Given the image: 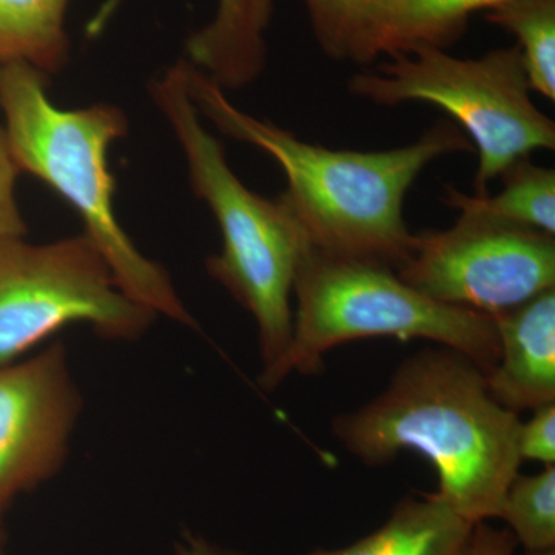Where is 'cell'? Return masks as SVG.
I'll use <instances>...</instances> for the list:
<instances>
[{"label": "cell", "mask_w": 555, "mask_h": 555, "mask_svg": "<svg viewBox=\"0 0 555 555\" xmlns=\"http://www.w3.org/2000/svg\"><path fill=\"white\" fill-rule=\"evenodd\" d=\"M520 422L491 396L483 369L440 346L408 357L379 396L334 418L332 433L367 466L404 451L425 456L437 473L436 494L477 525L499 517L518 474Z\"/></svg>", "instance_id": "cell-2"}, {"label": "cell", "mask_w": 555, "mask_h": 555, "mask_svg": "<svg viewBox=\"0 0 555 555\" xmlns=\"http://www.w3.org/2000/svg\"><path fill=\"white\" fill-rule=\"evenodd\" d=\"M152 98L181 145L193 192L217 219L222 247L207 273L254 318L264 377L291 343L295 276L309 241L281 196L264 198L236 177L190 100L182 60L152 83Z\"/></svg>", "instance_id": "cell-4"}, {"label": "cell", "mask_w": 555, "mask_h": 555, "mask_svg": "<svg viewBox=\"0 0 555 555\" xmlns=\"http://www.w3.org/2000/svg\"><path fill=\"white\" fill-rule=\"evenodd\" d=\"M502 190L495 195H467L454 185H444L441 201L467 214L537 230L555 236V171L525 158L503 171Z\"/></svg>", "instance_id": "cell-14"}, {"label": "cell", "mask_w": 555, "mask_h": 555, "mask_svg": "<svg viewBox=\"0 0 555 555\" xmlns=\"http://www.w3.org/2000/svg\"><path fill=\"white\" fill-rule=\"evenodd\" d=\"M69 0H0V62L30 64L54 75L68 61Z\"/></svg>", "instance_id": "cell-15"}, {"label": "cell", "mask_w": 555, "mask_h": 555, "mask_svg": "<svg viewBox=\"0 0 555 555\" xmlns=\"http://www.w3.org/2000/svg\"><path fill=\"white\" fill-rule=\"evenodd\" d=\"M517 449L521 462L551 466L555 462V403L532 411L528 422H520Z\"/></svg>", "instance_id": "cell-20"}, {"label": "cell", "mask_w": 555, "mask_h": 555, "mask_svg": "<svg viewBox=\"0 0 555 555\" xmlns=\"http://www.w3.org/2000/svg\"><path fill=\"white\" fill-rule=\"evenodd\" d=\"M396 270L438 302L496 315L555 288V238L460 211L452 228L414 233Z\"/></svg>", "instance_id": "cell-8"}, {"label": "cell", "mask_w": 555, "mask_h": 555, "mask_svg": "<svg viewBox=\"0 0 555 555\" xmlns=\"http://www.w3.org/2000/svg\"><path fill=\"white\" fill-rule=\"evenodd\" d=\"M517 542L507 529L481 521L474 528L469 555H516Z\"/></svg>", "instance_id": "cell-21"}, {"label": "cell", "mask_w": 555, "mask_h": 555, "mask_svg": "<svg viewBox=\"0 0 555 555\" xmlns=\"http://www.w3.org/2000/svg\"><path fill=\"white\" fill-rule=\"evenodd\" d=\"M275 0H217L214 17L185 42V61L222 90L250 86L268 65Z\"/></svg>", "instance_id": "cell-11"}, {"label": "cell", "mask_w": 555, "mask_h": 555, "mask_svg": "<svg viewBox=\"0 0 555 555\" xmlns=\"http://www.w3.org/2000/svg\"><path fill=\"white\" fill-rule=\"evenodd\" d=\"M175 554L177 555H246L238 551L228 550L210 542L206 537L185 532L175 545Z\"/></svg>", "instance_id": "cell-22"}, {"label": "cell", "mask_w": 555, "mask_h": 555, "mask_svg": "<svg viewBox=\"0 0 555 555\" xmlns=\"http://www.w3.org/2000/svg\"><path fill=\"white\" fill-rule=\"evenodd\" d=\"M492 318L500 352L486 374L491 396L517 414L555 403V288Z\"/></svg>", "instance_id": "cell-10"}, {"label": "cell", "mask_w": 555, "mask_h": 555, "mask_svg": "<svg viewBox=\"0 0 555 555\" xmlns=\"http://www.w3.org/2000/svg\"><path fill=\"white\" fill-rule=\"evenodd\" d=\"M156 318L124 294L83 233L47 244L0 240V367L73 324L133 341Z\"/></svg>", "instance_id": "cell-7"}, {"label": "cell", "mask_w": 555, "mask_h": 555, "mask_svg": "<svg viewBox=\"0 0 555 555\" xmlns=\"http://www.w3.org/2000/svg\"><path fill=\"white\" fill-rule=\"evenodd\" d=\"M46 82L30 64L0 62V113L17 167L67 201L127 297L156 317L196 327L167 270L139 250L116 217L108 150L129 129L122 109L57 107Z\"/></svg>", "instance_id": "cell-3"}, {"label": "cell", "mask_w": 555, "mask_h": 555, "mask_svg": "<svg viewBox=\"0 0 555 555\" xmlns=\"http://www.w3.org/2000/svg\"><path fill=\"white\" fill-rule=\"evenodd\" d=\"M318 47L327 57L372 64L375 0H305Z\"/></svg>", "instance_id": "cell-17"}, {"label": "cell", "mask_w": 555, "mask_h": 555, "mask_svg": "<svg viewBox=\"0 0 555 555\" xmlns=\"http://www.w3.org/2000/svg\"><path fill=\"white\" fill-rule=\"evenodd\" d=\"M485 21L517 39L529 87L555 101V0H507Z\"/></svg>", "instance_id": "cell-16"}, {"label": "cell", "mask_w": 555, "mask_h": 555, "mask_svg": "<svg viewBox=\"0 0 555 555\" xmlns=\"http://www.w3.org/2000/svg\"><path fill=\"white\" fill-rule=\"evenodd\" d=\"M507 0H375L372 62L422 47L449 50L470 17Z\"/></svg>", "instance_id": "cell-13"}, {"label": "cell", "mask_w": 555, "mask_h": 555, "mask_svg": "<svg viewBox=\"0 0 555 555\" xmlns=\"http://www.w3.org/2000/svg\"><path fill=\"white\" fill-rule=\"evenodd\" d=\"M294 297L291 343L280 363L259 377L264 389H275L292 374H317L327 352L357 339H427L463 353L486 374L499 360L492 315L426 297L378 259L328 254L309 244Z\"/></svg>", "instance_id": "cell-5"}, {"label": "cell", "mask_w": 555, "mask_h": 555, "mask_svg": "<svg viewBox=\"0 0 555 555\" xmlns=\"http://www.w3.org/2000/svg\"><path fill=\"white\" fill-rule=\"evenodd\" d=\"M0 555H3V542H2V535H0Z\"/></svg>", "instance_id": "cell-24"}, {"label": "cell", "mask_w": 555, "mask_h": 555, "mask_svg": "<svg viewBox=\"0 0 555 555\" xmlns=\"http://www.w3.org/2000/svg\"><path fill=\"white\" fill-rule=\"evenodd\" d=\"M347 89L385 107L425 102L443 109L477 150L476 195L489 193V184L517 160L555 149L554 120L532 101L517 46L480 57L422 47L357 73Z\"/></svg>", "instance_id": "cell-6"}, {"label": "cell", "mask_w": 555, "mask_h": 555, "mask_svg": "<svg viewBox=\"0 0 555 555\" xmlns=\"http://www.w3.org/2000/svg\"><path fill=\"white\" fill-rule=\"evenodd\" d=\"M20 173L0 120V240L27 235V224L16 195Z\"/></svg>", "instance_id": "cell-19"}, {"label": "cell", "mask_w": 555, "mask_h": 555, "mask_svg": "<svg viewBox=\"0 0 555 555\" xmlns=\"http://www.w3.org/2000/svg\"><path fill=\"white\" fill-rule=\"evenodd\" d=\"M476 525L459 516L440 495H408L374 532L335 550L308 555H469Z\"/></svg>", "instance_id": "cell-12"}, {"label": "cell", "mask_w": 555, "mask_h": 555, "mask_svg": "<svg viewBox=\"0 0 555 555\" xmlns=\"http://www.w3.org/2000/svg\"><path fill=\"white\" fill-rule=\"evenodd\" d=\"M80 411L62 343L0 367V511L60 473Z\"/></svg>", "instance_id": "cell-9"}, {"label": "cell", "mask_w": 555, "mask_h": 555, "mask_svg": "<svg viewBox=\"0 0 555 555\" xmlns=\"http://www.w3.org/2000/svg\"><path fill=\"white\" fill-rule=\"evenodd\" d=\"M182 69L190 100L204 119L280 166L287 181L281 199L310 246L328 254L378 259L396 269L414 240L404 219L409 190L437 159L474 152L451 119L438 120L414 142L396 149L361 152L312 144L233 105L189 61L182 60Z\"/></svg>", "instance_id": "cell-1"}, {"label": "cell", "mask_w": 555, "mask_h": 555, "mask_svg": "<svg viewBox=\"0 0 555 555\" xmlns=\"http://www.w3.org/2000/svg\"><path fill=\"white\" fill-rule=\"evenodd\" d=\"M525 555H555V551H547V553H526Z\"/></svg>", "instance_id": "cell-23"}, {"label": "cell", "mask_w": 555, "mask_h": 555, "mask_svg": "<svg viewBox=\"0 0 555 555\" xmlns=\"http://www.w3.org/2000/svg\"><path fill=\"white\" fill-rule=\"evenodd\" d=\"M526 553L555 551V466L534 476L517 474L500 506L499 517Z\"/></svg>", "instance_id": "cell-18"}]
</instances>
